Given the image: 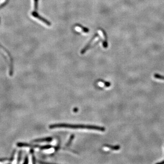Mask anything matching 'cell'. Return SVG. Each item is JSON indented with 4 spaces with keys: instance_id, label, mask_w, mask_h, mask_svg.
Listing matches in <instances>:
<instances>
[{
    "instance_id": "obj_3",
    "label": "cell",
    "mask_w": 164,
    "mask_h": 164,
    "mask_svg": "<svg viewBox=\"0 0 164 164\" xmlns=\"http://www.w3.org/2000/svg\"><path fill=\"white\" fill-rule=\"evenodd\" d=\"M99 36V35L98 33H95L93 36L92 38L91 39V40H90V41L88 42L87 44L84 47V48L82 49V50L81 51V54H84L85 52H87V50H89V49L91 48V46L92 45V43L93 42V41L97 37Z\"/></svg>"
},
{
    "instance_id": "obj_4",
    "label": "cell",
    "mask_w": 164,
    "mask_h": 164,
    "mask_svg": "<svg viewBox=\"0 0 164 164\" xmlns=\"http://www.w3.org/2000/svg\"><path fill=\"white\" fill-rule=\"evenodd\" d=\"M0 48L2 49L3 50H4L5 52L8 55V57H9V61H10V72H12V58L9 52H8V50H7V49L6 48H5L4 47L1 45L0 43Z\"/></svg>"
},
{
    "instance_id": "obj_2",
    "label": "cell",
    "mask_w": 164,
    "mask_h": 164,
    "mask_svg": "<svg viewBox=\"0 0 164 164\" xmlns=\"http://www.w3.org/2000/svg\"><path fill=\"white\" fill-rule=\"evenodd\" d=\"M38 6V0H34V9L32 11V12H31V15L34 18L41 21L46 25L48 26H51L52 23L49 21H48V20L41 16L37 12Z\"/></svg>"
},
{
    "instance_id": "obj_9",
    "label": "cell",
    "mask_w": 164,
    "mask_h": 164,
    "mask_svg": "<svg viewBox=\"0 0 164 164\" xmlns=\"http://www.w3.org/2000/svg\"><path fill=\"white\" fill-rule=\"evenodd\" d=\"M74 137V135H72L71 136H70V138L69 140H68V143H67V144H66L67 146H68L71 143V142H72V140H73Z\"/></svg>"
},
{
    "instance_id": "obj_8",
    "label": "cell",
    "mask_w": 164,
    "mask_h": 164,
    "mask_svg": "<svg viewBox=\"0 0 164 164\" xmlns=\"http://www.w3.org/2000/svg\"><path fill=\"white\" fill-rule=\"evenodd\" d=\"M154 77L156 79H161V80H164V76H162L161 75H160L159 74H155L154 75Z\"/></svg>"
},
{
    "instance_id": "obj_6",
    "label": "cell",
    "mask_w": 164,
    "mask_h": 164,
    "mask_svg": "<svg viewBox=\"0 0 164 164\" xmlns=\"http://www.w3.org/2000/svg\"><path fill=\"white\" fill-rule=\"evenodd\" d=\"M52 140V137H47L40 139L38 140H36L34 141L35 142H50Z\"/></svg>"
},
{
    "instance_id": "obj_5",
    "label": "cell",
    "mask_w": 164,
    "mask_h": 164,
    "mask_svg": "<svg viewBox=\"0 0 164 164\" xmlns=\"http://www.w3.org/2000/svg\"><path fill=\"white\" fill-rule=\"evenodd\" d=\"M76 27L78 29H80L79 30H81L82 32H84L85 33H88L89 31V30L88 28L83 27V26H82L81 25H80V24H77Z\"/></svg>"
},
{
    "instance_id": "obj_10",
    "label": "cell",
    "mask_w": 164,
    "mask_h": 164,
    "mask_svg": "<svg viewBox=\"0 0 164 164\" xmlns=\"http://www.w3.org/2000/svg\"><path fill=\"white\" fill-rule=\"evenodd\" d=\"M157 164H164V161H162V162H159V163H158Z\"/></svg>"
},
{
    "instance_id": "obj_7",
    "label": "cell",
    "mask_w": 164,
    "mask_h": 164,
    "mask_svg": "<svg viewBox=\"0 0 164 164\" xmlns=\"http://www.w3.org/2000/svg\"><path fill=\"white\" fill-rule=\"evenodd\" d=\"M105 146L106 147H108V148L111 149L112 150H119L120 148V145H115V146H113V145H108V144H106L105 145Z\"/></svg>"
},
{
    "instance_id": "obj_1",
    "label": "cell",
    "mask_w": 164,
    "mask_h": 164,
    "mask_svg": "<svg viewBox=\"0 0 164 164\" xmlns=\"http://www.w3.org/2000/svg\"><path fill=\"white\" fill-rule=\"evenodd\" d=\"M49 128L50 129H53L56 128H68L72 129H87L90 130H95L102 132L105 130V128L104 127L98 126L96 125H88L83 124H56L49 125Z\"/></svg>"
}]
</instances>
